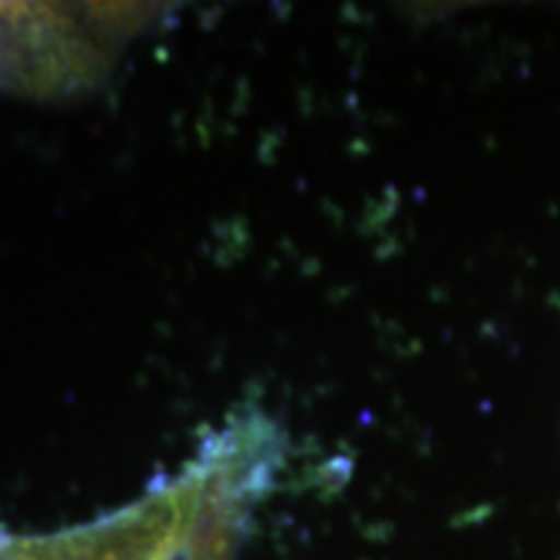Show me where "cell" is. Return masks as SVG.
Masks as SVG:
<instances>
[{"label":"cell","mask_w":560,"mask_h":560,"mask_svg":"<svg viewBox=\"0 0 560 560\" xmlns=\"http://www.w3.org/2000/svg\"><path fill=\"white\" fill-rule=\"evenodd\" d=\"M236 537L200 452L177 482L120 514L50 537H0V560H229Z\"/></svg>","instance_id":"1"}]
</instances>
